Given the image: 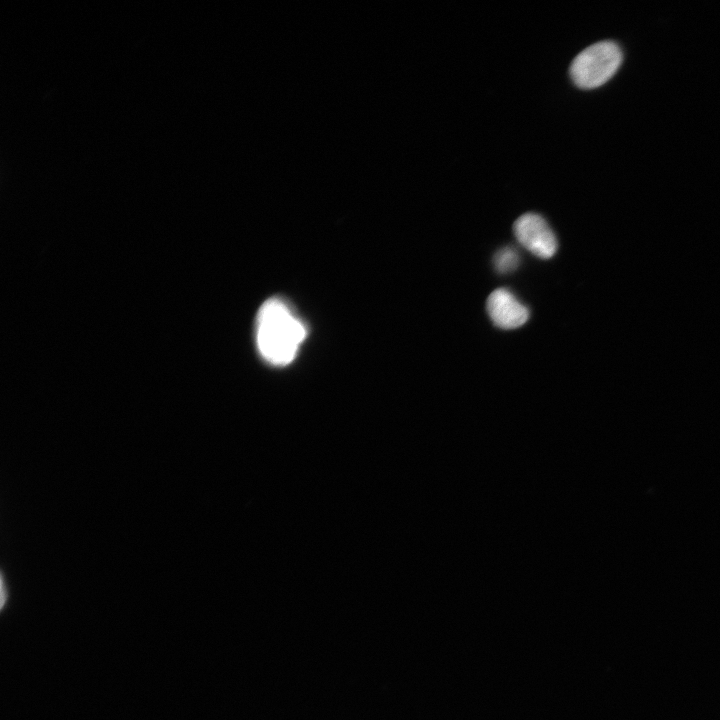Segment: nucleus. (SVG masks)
Returning <instances> with one entry per match:
<instances>
[{
	"label": "nucleus",
	"instance_id": "obj_3",
	"mask_svg": "<svg viewBox=\"0 0 720 720\" xmlns=\"http://www.w3.org/2000/svg\"><path fill=\"white\" fill-rule=\"evenodd\" d=\"M513 231L518 242L539 258H551L558 248L557 239L551 227L542 216L536 213L521 215L514 222Z\"/></svg>",
	"mask_w": 720,
	"mask_h": 720
},
{
	"label": "nucleus",
	"instance_id": "obj_5",
	"mask_svg": "<svg viewBox=\"0 0 720 720\" xmlns=\"http://www.w3.org/2000/svg\"><path fill=\"white\" fill-rule=\"evenodd\" d=\"M494 265L498 272H512L519 265V255L511 247L502 248L494 256Z\"/></svg>",
	"mask_w": 720,
	"mask_h": 720
},
{
	"label": "nucleus",
	"instance_id": "obj_4",
	"mask_svg": "<svg viewBox=\"0 0 720 720\" xmlns=\"http://www.w3.org/2000/svg\"><path fill=\"white\" fill-rule=\"evenodd\" d=\"M486 309L495 326L515 329L529 318L528 308L505 288L494 290L487 298Z\"/></svg>",
	"mask_w": 720,
	"mask_h": 720
},
{
	"label": "nucleus",
	"instance_id": "obj_2",
	"mask_svg": "<svg viewBox=\"0 0 720 720\" xmlns=\"http://www.w3.org/2000/svg\"><path fill=\"white\" fill-rule=\"evenodd\" d=\"M623 61L620 46L614 41L596 42L582 50L569 69L573 83L581 89H594L610 80Z\"/></svg>",
	"mask_w": 720,
	"mask_h": 720
},
{
	"label": "nucleus",
	"instance_id": "obj_1",
	"mask_svg": "<svg viewBox=\"0 0 720 720\" xmlns=\"http://www.w3.org/2000/svg\"><path fill=\"white\" fill-rule=\"evenodd\" d=\"M306 335L305 325L284 300L270 298L260 307L256 318V343L267 362L275 366L289 364Z\"/></svg>",
	"mask_w": 720,
	"mask_h": 720
},
{
	"label": "nucleus",
	"instance_id": "obj_6",
	"mask_svg": "<svg viewBox=\"0 0 720 720\" xmlns=\"http://www.w3.org/2000/svg\"><path fill=\"white\" fill-rule=\"evenodd\" d=\"M7 597L8 596H7V590L5 588V582L2 577V579H1V607L2 608H4V606H5V601L7 600Z\"/></svg>",
	"mask_w": 720,
	"mask_h": 720
}]
</instances>
